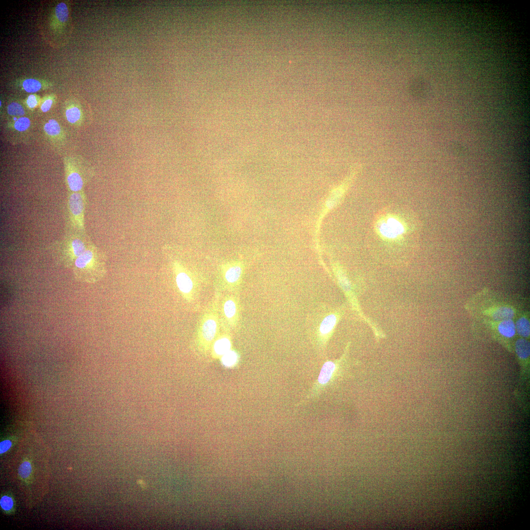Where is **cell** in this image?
<instances>
[{
    "label": "cell",
    "mask_w": 530,
    "mask_h": 530,
    "mask_svg": "<svg viewBox=\"0 0 530 530\" xmlns=\"http://www.w3.org/2000/svg\"><path fill=\"white\" fill-rule=\"evenodd\" d=\"M514 348L517 357L521 361H528L530 358V345L528 339L520 337L514 344Z\"/></svg>",
    "instance_id": "20"
},
{
    "label": "cell",
    "mask_w": 530,
    "mask_h": 530,
    "mask_svg": "<svg viewBox=\"0 0 530 530\" xmlns=\"http://www.w3.org/2000/svg\"><path fill=\"white\" fill-rule=\"evenodd\" d=\"M63 112L66 120L71 125L78 127L82 125L84 119V114L78 102L73 100L67 101Z\"/></svg>",
    "instance_id": "13"
},
{
    "label": "cell",
    "mask_w": 530,
    "mask_h": 530,
    "mask_svg": "<svg viewBox=\"0 0 530 530\" xmlns=\"http://www.w3.org/2000/svg\"><path fill=\"white\" fill-rule=\"evenodd\" d=\"M32 466L29 460H25L22 462L18 468L19 476L22 480H29L32 474Z\"/></svg>",
    "instance_id": "25"
},
{
    "label": "cell",
    "mask_w": 530,
    "mask_h": 530,
    "mask_svg": "<svg viewBox=\"0 0 530 530\" xmlns=\"http://www.w3.org/2000/svg\"><path fill=\"white\" fill-rule=\"evenodd\" d=\"M142 481L143 480L140 479V480H138V482H139V484L141 486H143V487H144V486H145V484L144 483V482H143Z\"/></svg>",
    "instance_id": "29"
},
{
    "label": "cell",
    "mask_w": 530,
    "mask_h": 530,
    "mask_svg": "<svg viewBox=\"0 0 530 530\" xmlns=\"http://www.w3.org/2000/svg\"><path fill=\"white\" fill-rule=\"evenodd\" d=\"M56 100V96L54 93L44 95L41 98L40 102L39 108L40 111L43 113L49 111L55 104Z\"/></svg>",
    "instance_id": "24"
},
{
    "label": "cell",
    "mask_w": 530,
    "mask_h": 530,
    "mask_svg": "<svg viewBox=\"0 0 530 530\" xmlns=\"http://www.w3.org/2000/svg\"><path fill=\"white\" fill-rule=\"evenodd\" d=\"M43 131L46 138L54 146L60 147L66 143V133L56 120L50 119L45 121Z\"/></svg>",
    "instance_id": "11"
},
{
    "label": "cell",
    "mask_w": 530,
    "mask_h": 530,
    "mask_svg": "<svg viewBox=\"0 0 530 530\" xmlns=\"http://www.w3.org/2000/svg\"><path fill=\"white\" fill-rule=\"evenodd\" d=\"M87 198L84 189L68 192L65 213L64 233L86 234L85 213Z\"/></svg>",
    "instance_id": "5"
},
{
    "label": "cell",
    "mask_w": 530,
    "mask_h": 530,
    "mask_svg": "<svg viewBox=\"0 0 530 530\" xmlns=\"http://www.w3.org/2000/svg\"><path fill=\"white\" fill-rule=\"evenodd\" d=\"M238 353L232 349L229 350L221 357L223 365L227 367H231L235 366L238 362Z\"/></svg>",
    "instance_id": "26"
},
{
    "label": "cell",
    "mask_w": 530,
    "mask_h": 530,
    "mask_svg": "<svg viewBox=\"0 0 530 530\" xmlns=\"http://www.w3.org/2000/svg\"><path fill=\"white\" fill-rule=\"evenodd\" d=\"M53 22L54 26L57 25L59 27L64 26L68 20L69 10L67 5L64 2L58 3L54 8Z\"/></svg>",
    "instance_id": "21"
},
{
    "label": "cell",
    "mask_w": 530,
    "mask_h": 530,
    "mask_svg": "<svg viewBox=\"0 0 530 530\" xmlns=\"http://www.w3.org/2000/svg\"><path fill=\"white\" fill-rule=\"evenodd\" d=\"M65 183L68 192L83 190L94 175V170L88 162L78 156L64 158Z\"/></svg>",
    "instance_id": "4"
},
{
    "label": "cell",
    "mask_w": 530,
    "mask_h": 530,
    "mask_svg": "<svg viewBox=\"0 0 530 530\" xmlns=\"http://www.w3.org/2000/svg\"><path fill=\"white\" fill-rule=\"evenodd\" d=\"M516 334L520 337L528 339L530 335L529 313L528 312L519 314L514 321Z\"/></svg>",
    "instance_id": "19"
},
{
    "label": "cell",
    "mask_w": 530,
    "mask_h": 530,
    "mask_svg": "<svg viewBox=\"0 0 530 530\" xmlns=\"http://www.w3.org/2000/svg\"><path fill=\"white\" fill-rule=\"evenodd\" d=\"M173 270L177 288L186 301L192 302L196 297L197 286L192 273L177 261L173 263Z\"/></svg>",
    "instance_id": "7"
},
{
    "label": "cell",
    "mask_w": 530,
    "mask_h": 530,
    "mask_svg": "<svg viewBox=\"0 0 530 530\" xmlns=\"http://www.w3.org/2000/svg\"><path fill=\"white\" fill-rule=\"evenodd\" d=\"M31 126V120L26 116L6 122L5 129L11 135L23 136L29 132Z\"/></svg>",
    "instance_id": "16"
},
{
    "label": "cell",
    "mask_w": 530,
    "mask_h": 530,
    "mask_svg": "<svg viewBox=\"0 0 530 530\" xmlns=\"http://www.w3.org/2000/svg\"><path fill=\"white\" fill-rule=\"evenodd\" d=\"M221 312L224 320L231 328L237 326L240 318V304L234 294L226 295L221 303Z\"/></svg>",
    "instance_id": "10"
},
{
    "label": "cell",
    "mask_w": 530,
    "mask_h": 530,
    "mask_svg": "<svg viewBox=\"0 0 530 530\" xmlns=\"http://www.w3.org/2000/svg\"><path fill=\"white\" fill-rule=\"evenodd\" d=\"M0 506L2 511L5 514H13L15 511V502L12 495L9 493L1 495Z\"/></svg>",
    "instance_id": "22"
},
{
    "label": "cell",
    "mask_w": 530,
    "mask_h": 530,
    "mask_svg": "<svg viewBox=\"0 0 530 530\" xmlns=\"http://www.w3.org/2000/svg\"><path fill=\"white\" fill-rule=\"evenodd\" d=\"M14 84L18 89L33 94L49 89L53 86V83L49 81L32 78L18 80Z\"/></svg>",
    "instance_id": "15"
},
{
    "label": "cell",
    "mask_w": 530,
    "mask_h": 530,
    "mask_svg": "<svg viewBox=\"0 0 530 530\" xmlns=\"http://www.w3.org/2000/svg\"><path fill=\"white\" fill-rule=\"evenodd\" d=\"M41 99L39 95L35 93L31 94L25 98L23 103L26 108L33 110L39 106Z\"/></svg>",
    "instance_id": "27"
},
{
    "label": "cell",
    "mask_w": 530,
    "mask_h": 530,
    "mask_svg": "<svg viewBox=\"0 0 530 530\" xmlns=\"http://www.w3.org/2000/svg\"><path fill=\"white\" fill-rule=\"evenodd\" d=\"M219 317L217 305H212L202 315L197 329V340L201 348L209 351L219 334Z\"/></svg>",
    "instance_id": "6"
},
{
    "label": "cell",
    "mask_w": 530,
    "mask_h": 530,
    "mask_svg": "<svg viewBox=\"0 0 530 530\" xmlns=\"http://www.w3.org/2000/svg\"><path fill=\"white\" fill-rule=\"evenodd\" d=\"M478 308L477 314L481 315L483 320L499 321L506 319H514L518 315L516 307L507 302H485Z\"/></svg>",
    "instance_id": "8"
},
{
    "label": "cell",
    "mask_w": 530,
    "mask_h": 530,
    "mask_svg": "<svg viewBox=\"0 0 530 530\" xmlns=\"http://www.w3.org/2000/svg\"><path fill=\"white\" fill-rule=\"evenodd\" d=\"M76 280L94 284L102 280L107 272L105 253L92 243L74 262L72 267Z\"/></svg>",
    "instance_id": "1"
},
{
    "label": "cell",
    "mask_w": 530,
    "mask_h": 530,
    "mask_svg": "<svg viewBox=\"0 0 530 530\" xmlns=\"http://www.w3.org/2000/svg\"><path fill=\"white\" fill-rule=\"evenodd\" d=\"M12 442L9 440H5L0 443V453L2 454L6 452L11 447Z\"/></svg>",
    "instance_id": "28"
},
{
    "label": "cell",
    "mask_w": 530,
    "mask_h": 530,
    "mask_svg": "<svg viewBox=\"0 0 530 530\" xmlns=\"http://www.w3.org/2000/svg\"><path fill=\"white\" fill-rule=\"evenodd\" d=\"M243 272V264L240 261H231L223 264L220 272L223 287L229 290L238 288L242 281Z\"/></svg>",
    "instance_id": "9"
},
{
    "label": "cell",
    "mask_w": 530,
    "mask_h": 530,
    "mask_svg": "<svg viewBox=\"0 0 530 530\" xmlns=\"http://www.w3.org/2000/svg\"><path fill=\"white\" fill-rule=\"evenodd\" d=\"M344 356L334 361L325 362L317 379L303 398L295 405L298 408L318 399L329 389L345 372Z\"/></svg>",
    "instance_id": "3"
},
{
    "label": "cell",
    "mask_w": 530,
    "mask_h": 530,
    "mask_svg": "<svg viewBox=\"0 0 530 530\" xmlns=\"http://www.w3.org/2000/svg\"><path fill=\"white\" fill-rule=\"evenodd\" d=\"M489 326L493 334L503 340H511L516 335V328L513 319H506L499 321L483 320Z\"/></svg>",
    "instance_id": "12"
},
{
    "label": "cell",
    "mask_w": 530,
    "mask_h": 530,
    "mask_svg": "<svg viewBox=\"0 0 530 530\" xmlns=\"http://www.w3.org/2000/svg\"><path fill=\"white\" fill-rule=\"evenodd\" d=\"M380 223L379 232L384 238H394L399 237L405 231L402 223L397 217H387L386 220Z\"/></svg>",
    "instance_id": "14"
},
{
    "label": "cell",
    "mask_w": 530,
    "mask_h": 530,
    "mask_svg": "<svg viewBox=\"0 0 530 530\" xmlns=\"http://www.w3.org/2000/svg\"><path fill=\"white\" fill-rule=\"evenodd\" d=\"M337 321V317L334 314H331L325 317L322 320L319 327L321 336H328L333 329Z\"/></svg>",
    "instance_id": "23"
},
{
    "label": "cell",
    "mask_w": 530,
    "mask_h": 530,
    "mask_svg": "<svg viewBox=\"0 0 530 530\" xmlns=\"http://www.w3.org/2000/svg\"><path fill=\"white\" fill-rule=\"evenodd\" d=\"M26 114L23 103L19 101H11L8 103L5 113L6 122L26 116Z\"/></svg>",
    "instance_id": "18"
},
{
    "label": "cell",
    "mask_w": 530,
    "mask_h": 530,
    "mask_svg": "<svg viewBox=\"0 0 530 530\" xmlns=\"http://www.w3.org/2000/svg\"><path fill=\"white\" fill-rule=\"evenodd\" d=\"M231 335L227 332L219 333L211 347V353L215 358H221L224 354L232 349Z\"/></svg>",
    "instance_id": "17"
},
{
    "label": "cell",
    "mask_w": 530,
    "mask_h": 530,
    "mask_svg": "<svg viewBox=\"0 0 530 530\" xmlns=\"http://www.w3.org/2000/svg\"><path fill=\"white\" fill-rule=\"evenodd\" d=\"M92 243L86 233H64L63 237L52 243L49 248L57 263L72 268L77 258Z\"/></svg>",
    "instance_id": "2"
}]
</instances>
